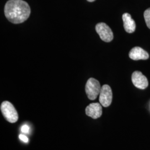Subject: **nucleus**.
Returning <instances> with one entry per match:
<instances>
[{
    "instance_id": "6",
    "label": "nucleus",
    "mask_w": 150,
    "mask_h": 150,
    "mask_svg": "<svg viewBox=\"0 0 150 150\" xmlns=\"http://www.w3.org/2000/svg\"><path fill=\"white\" fill-rule=\"evenodd\" d=\"M132 83L136 88L144 90L149 86V81L146 77L140 71H134L132 75Z\"/></svg>"
},
{
    "instance_id": "13",
    "label": "nucleus",
    "mask_w": 150,
    "mask_h": 150,
    "mask_svg": "<svg viewBox=\"0 0 150 150\" xmlns=\"http://www.w3.org/2000/svg\"><path fill=\"white\" fill-rule=\"evenodd\" d=\"M87 1H88V2H93V1H95V0H87Z\"/></svg>"
},
{
    "instance_id": "9",
    "label": "nucleus",
    "mask_w": 150,
    "mask_h": 150,
    "mask_svg": "<svg viewBox=\"0 0 150 150\" xmlns=\"http://www.w3.org/2000/svg\"><path fill=\"white\" fill-rule=\"evenodd\" d=\"M123 22V27L125 31L129 33H132L134 32L136 30V23L132 18L130 14L128 13H125L122 15Z\"/></svg>"
},
{
    "instance_id": "3",
    "label": "nucleus",
    "mask_w": 150,
    "mask_h": 150,
    "mask_svg": "<svg viewBox=\"0 0 150 150\" xmlns=\"http://www.w3.org/2000/svg\"><path fill=\"white\" fill-rule=\"evenodd\" d=\"M101 87L98 81L93 78L89 79L86 84L85 90L87 96L91 100H94L100 93Z\"/></svg>"
},
{
    "instance_id": "2",
    "label": "nucleus",
    "mask_w": 150,
    "mask_h": 150,
    "mask_svg": "<svg viewBox=\"0 0 150 150\" xmlns=\"http://www.w3.org/2000/svg\"><path fill=\"white\" fill-rule=\"evenodd\" d=\"M1 111L8 122L15 123L17 121L18 118V113L11 102L7 101L2 102L1 105Z\"/></svg>"
},
{
    "instance_id": "8",
    "label": "nucleus",
    "mask_w": 150,
    "mask_h": 150,
    "mask_svg": "<svg viewBox=\"0 0 150 150\" xmlns=\"http://www.w3.org/2000/svg\"><path fill=\"white\" fill-rule=\"evenodd\" d=\"M129 57L134 61L146 60L149 58V54L143 48L136 46L131 50L129 52Z\"/></svg>"
},
{
    "instance_id": "4",
    "label": "nucleus",
    "mask_w": 150,
    "mask_h": 150,
    "mask_svg": "<svg viewBox=\"0 0 150 150\" xmlns=\"http://www.w3.org/2000/svg\"><path fill=\"white\" fill-rule=\"evenodd\" d=\"M96 31L102 41L106 42H111L113 38V34L111 29L105 23H97L96 26Z\"/></svg>"
},
{
    "instance_id": "1",
    "label": "nucleus",
    "mask_w": 150,
    "mask_h": 150,
    "mask_svg": "<svg viewBox=\"0 0 150 150\" xmlns=\"http://www.w3.org/2000/svg\"><path fill=\"white\" fill-rule=\"evenodd\" d=\"M5 15L8 20L15 24L26 21L31 13V9L23 0H9L5 6Z\"/></svg>"
},
{
    "instance_id": "11",
    "label": "nucleus",
    "mask_w": 150,
    "mask_h": 150,
    "mask_svg": "<svg viewBox=\"0 0 150 150\" xmlns=\"http://www.w3.org/2000/svg\"><path fill=\"white\" fill-rule=\"evenodd\" d=\"M21 131L22 133L28 134L30 131V127L27 125H23V126H22Z\"/></svg>"
},
{
    "instance_id": "12",
    "label": "nucleus",
    "mask_w": 150,
    "mask_h": 150,
    "mask_svg": "<svg viewBox=\"0 0 150 150\" xmlns=\"http://www.w3.org/2000/svg\"><path fill=\"white\" fill-rule=\"evenodd\" d=\"M19 139L21 140L25 143H27L28 142V139L27 136L23 135V134H20L19 135Z\"/></svg>"
},
{
    "instance_id": "10",
    "label": "nucleus",
    "mask_w": 150,
    "mask_h": 150,
    "mask_svg": "<svg viewBox=\"0 0 150 150\" xmlns=\"http://www.w3.org/2000/svg\"><path fill=\"white\" fill-rule=\"evenodd\" d=\"M144 18H145V22L146 25L150 29V8L147 9L144 12Z\"/></svg>"
},
{
    "instance_id": "5",
    "label": "nucleus",
    "mask_w": 150,
    "mask_h": 150,
    "mask_svg": "<svg viewBox=\"0 0 150 150\" xmlns=\"http://www.w3.org/2000/svg\"><path fill=\"white\" fill-rule=\"evenodd\" d=\"M99 101L103 107H108L111 104L112 101V91L108 85H104L102 86L100 93Z\"/></svg>"
},
{
    "instance_id": "7",
    "label": "nucleus",
    "mask_w": 150,
    "mask_h": 150,
    "mask_svg": "<svg viewBox=\"0 0 150 150\" xmlns=\"http://www.w3.org/2000/svg\"><path fill=\"white\" fill-rule=\"evenodd\" d=\"M86 115L93 119H97L101 116L102 106L99 103H92L86 108Z\"/></svg>"
}]
</instances>
